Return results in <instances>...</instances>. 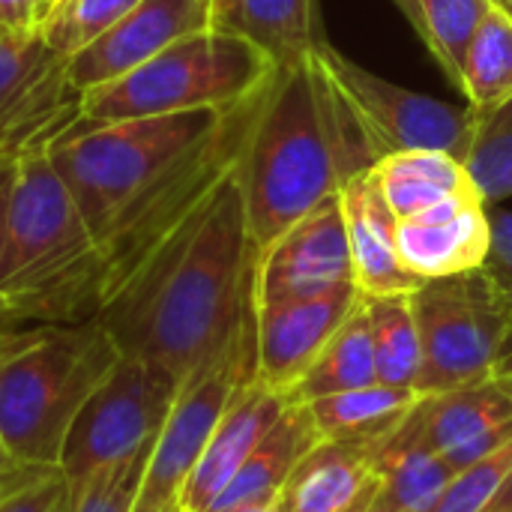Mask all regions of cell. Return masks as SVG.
<instances>
[{"label":"cell","instance_id":"obj_5","mask_svg":"<svg viewBox=\"0 0 512 512\" xmlns=\"http://www.w3.org/2000/svg\"><path fill=\"white\" fill-rule=\"evenodd\" d=\"M228 111L231 108H201L114 123L78 120L66 129L48 153L90 234H96L129 201L156 186L180 159L207 141L222 126Z\"/></svg>","mask_w":512,"mask_h":512},{"label":"cell","instance_id":"obj_23","mask_svg":"<svg viewBox=\"0 0 512 512\" xmlns=\"http://www.w3.org/2000/svg\"><path fill=\"white\" fill-rule=\"evenodd\" d=\"M372 171L396 219H411L429 207L480 195L468 165L441 150L390 153Z\"/></svg>","mask_w":512,"mask_h":512},{"label":"cell","instance_id":"obj_37","mask_svg":"<svg viewBox=\"0 0 512 512\" xmlns=\"http://www.w3.org/2000/svg\"><path fill=\"white\" fill-rule=\"evenodd\" d=\"M15 165H18V162H6V165H0V261H3L6 210H9V195H12V183H15Z\"/></svg>","mask_w":512,"mask_h":512},{"label":"cell","instance_id":"obj_22","mask_svg":"<svg viewBox=\"0 0 512 512\" xmlns=\"http://www.w3.org/2000/svg\"><path fill=\"white\" fill-rule=\"evenodd\" d=\"M318 441H321V435L309 417V408L288 402L282 417L261 438V444L252 450V456L243 462V468L234 474V480L222 489V495L210 504L207 512H228L246 507V504L279 498V492L288 483L297 462Z\"/></svg>","mask_w":512,"mask_h":512},{"label":"cell","instance_id":"obj_43","mask_svg":"<svg viewBox=\"0 0 512 512\" xmlns=\"http://www.w3.org/2000/svg\"><path fill=\"white\" fill-rule=\"evenodd\" d=\"M51 3H57V0H42V15H45V9H48Z\"/></svg>","mask_w":512,"mask_h":512},{"label":"cell","instance_id":"obj_44","mask_svg":"<svg viewBox=\"0 0 512 512\" xmlns=\"http://www.w3.org/2000/svg\"><path fill=\"white\" fill-rule=\"evenodd\" d=\"M369 507H372V504H369ZM369 507H357V510H348V512H366Z\"/></svg>","mask_w":512,"mask_h":512},{"label":"cell","instance_id":"obj_12","mask_svg":"<svg viewBox=\"0 0 512 512\" xmlns=\"http://www.w3.org/2000/svg\"><path fill=\"white\" fill-rule=\"evenodd\" d=\"M345 285H357V279L339 195L315 207L258 252L255 306L306 300Z\"/></svg>","mask_w":512,"mask_h":512},{"label":"cell","instance_id":"obj_31","mask_svg":"<svg viewBox=\"0 0 512 512\" xmlns=\"http://www.w3.org/2000/svg\"><path fill=\"white\" fill-rule=\"evenodd\" d=\"M153 444L144 450L96 471L75 495H69L66 512H132L135 498L144 480V468L150 459Z\"/></svg>","mask_w":512,"mask_h":512},{"label":"cell","instance_id":"obj_41","mask_svg":"<svg viewBox=\"0 0 512 512\" xmlns=\"http://www.w3.org/2000/svg\"><path fill=\"white\" fill-rule=\"evenodd\" d=\"M15 465H18V462H12L9 450H6V447H3V441H0V486L9 480V474L15 471Z\"/></svg>","mask_w":512,"mask_h":512},{"label":"cell","instance_id":"obj_39","mask_svg":"<svg viewBox=\"0 0 512 512\" xmlns=\"http://www.w3.org/2000/svg\"><path fill=\"white\" fill-rule=\"evenodd\" d=\"M396 9L408 18V24L417 30V36L423 33V12H420V0H393Z\"/></svg>","mask_w":512,"mask_h":512},{"label":"cell","instance_id":"obj_6","mask_svg":"<svg viewBox=\"0 0 512 512\" xmlns=\"http://www.w3.org/2000/svg\"><path fill=\"white\" fill-rule=\"evenodd\" d=\"M276 66L249 39L201 27L138 69L81 93L84 123H114L201 108H234L261 93Z\"/></svg>","mask_w":512,"mask_h":512},{"label":"cell","instance_id":"obj_11","mask_svg":"<svg viewBox=\"0 0 512 512\" xmlns=\"http://www.w3.org/2000/svg\"><path fill=\"white\" fill-rule=\"evenodd\" d=\"M321 60L342 96L351 102L381 159L408 150H441L468 159L477 135L480 111L471 105H450L426 93L399 87L336 48H321Z\"/></svg>","mask_w":512,"mask_h":512},{"label":"cell","instance_id":"obj_35","mask_svg":"<svg viewBox=\"0 0 512 512\" xmlns=\"http://www.w3.org/2000/svg\"><path fill=\"white\" fill-rule=\"evenodd\" d=\"M483 273L489 276L492 288L512 312V213L492 216V246Z\"/></svg>","mask_w":512,"mask_h":512},{"label":"cell","instance_id":"obj_8","mask_svg":"<svg viewBox=\"0 0 512 512\" xmlns=\"http://www.w3.org/2000/svg\"><path fill=\"white\" fill-rule=\"evenodd\" d=\"M420 333L417 396H438L492 375L512 330V312L483 270L429 279L411 291Z\"/></svg>","mask_w":512,"mask_h":512},{"label":"cell","instance_id":"obj_32","mask_svg":"<svg viewBox=\"0 0 512 512\" xmlns=\"http://www.w3.org/2000/svg\"><path fill=\"white\" fill-rule=\"evenodd\" d=\"M512 474V438L495 453L453 474L447 492L432 512H486Z\"/></svg>","mask_w":512,"mask_h":512},{"label":"cell","instance_id":"obj_10","mask_svg":"<svg viewBox=\"0 0 512 512\" xmlns=\"http://www.w3.org/2000/svg\"><path fill=\"white\" fill-rule=\"evenodd\" d=\"M180 381L153 360L123 354L84 402L60 453V474L75 495L96 471L156 441Z\"/></svg>","mask_w":512,"mask_h":512},{"label":"cell","instance_id":"obj_19","mask_svg":"<svg viewBox=\"0 0 512 512\" xmlns=\"http://www.w3.org/2000/svg\"><path fill=\"white\" fill-rule=\"evenodd\" d=\"M387 438V435H384ZM318 441L279 492L285 512H348L375 504V450L384 441Z\"/></svg>","mask_w":512,"mask_h":512},{"label":"cell","instance_id":"obj_9","mask_svg":"<svg viewBox=\"0 0 512 512\" xmlns=\"http://www.w3.org/2000/svg\"><path fill=\"white\" fill-rule=\"evenodd\" d=\"M255 315L258 309L240 324L222 354L180 384V393L153 441L132 512H180L183 489L198 468L228 402L240 384L258 378Z\"/></svg>","mask_w":512,"mask_h":512},{"label":"cell","instance_id":"obj_24","mask_svg":"<svg viewBox=\"0 0 512 512\" xmlns=\"http://www.w3.org/2000/svg\"><path fill=\"white\" fill-rule=\"evenodd\" d=\"M420 402L417 390L393 384H366L306 402L321 441H378L390 435Z\"/></svg>","mask_w":512,"mask_h":512},{"label":"cell","instance_id":"obj_16","mask_svg":"<svg viewBox=\"0 0 512 512\" xmlns=\"http://www.w3.org/2000/svg\"><path fill=\"white\" fill-rule=\"evenodd\" d=\"M429 444L453 471L495 453L512 438V396L489 375L483 381L420 396Z\"/></svg>","mask_w":512,"mask_h":512},{"label":"cell","instance_id":"obj_34","mask_svg":"<svg viewBox=\"0 0 512 512\" xmlns=\"http://www.w3.org/2000/svg\"><path fill=\"white\" fill-rule=\"evenodd\" d=\"M57 54L45 45L39 27L33 30H3L0 27V105L9 102L21 87H27L39 72H45Z\"/></svg>","mask_w":512,"mask_h":512},{"label":"cell","instance_id":"obj_7","mask_svg":"<svg viewBox=\"0 0 512 512\" xmlns=\"http://www.w3.org/2000/svg\"><path fill=\"white\" fill-rule=\"evenodd\" d=\"M48 147L24 153L15 165L0 261V315L6 318H21L90 240Z\"/></svg>","mask_w":512,"mask_h":512},{"label":"cell","instance_id":"obj_30","mask_svg":"<svg viewBox=\"0 0 512 512\" xmlns=\"http://www.w3.org/2000/svg\"><path fill=\"white\" fill-rule=\"evenodd\" d=\"M474 186L492 201H504L512 195V99L492 111H480L477 135L465 159Z\"/></svg>","mask_w":512,"mask_h":512},{"label":"cell","instance_id":"obj_4","mask_svg":"<svg viewBox=\"0 0 512 512\" xmlns=\"http://www.w3.org/2000/svg\"><path fill=\"white\" fill-rule=\"evenodd\" d=\"M123 348L99 324H45L0 348V441L12 462L60 468L72 420L120 363Z\"/></svg>","mask_w":512,"mask_h":512},{"label":"cell","instance_id":"obj_46","mask_svg":"<svg viewBox=\"0 0 512 512\" xmlns=\"http://www.w3.org/2000/svg\"><path fill=\"white\" fill-rule=\"evenodd\" d=\"M180 512H183V510H180Z\"/></svg>","mask_w":512,"mask_h":512},{"label":"cell","instance_id":"obj_28","mask_svg":"<svg viewBox=\"0 0 512 512\" xmlns=\"http://www.w3.org/2000/svg\"><path fill=\"white\" fill-rule=\"evenodd\" d=\"M495 0H420L423 33L420 39L432 51L441 72L462 90L468 48L489 15Z\"/></svg>","mask_w":512,"mask_h":512},{"label":"cell","instance_id":"obj_20","mask_svg":"<svg viewBox=\"0 0 512 512\" xmlns=\"http://www.w3.org/2000/svg\"><path fill=\"white\" fill-rule=\"evenodd\" d=\"M378 510L432 512L453 480V468L429 444L420 402L375 450Z\"/></svg>","mask_w":512,"mask_h":512},{"label":"cell","instance_id":"obj_33","mask_svg":"<svg viewBox=\"0 0 512 512\" xmlns=\"http://www.w3.org/2000/svg\"><path fill=\"white\" fill-rule=\"evenodd\" d=\"M69 486L60 468L15 465L0 486V512H66Z\"/></svg>","mask_w":512,"mask_h":512},{"label":"cell","instance_id":"obj_17","mask_svg":"<svg viewBox=\"0 0 512 512\" xmlns=\"http://www.w3.org/2000/svg\"><path fill=\"white\" fill-rule=\"evenodd\" d=\"M285 408H288V399L282 393L270 390L264 381L252 378V381L240 384V390L228 402L222 420L216 423L198 468L192 471V477L183 489L180 510H210V504L234 480V474L243 468V462L252 456V450L273 429V423L282 417Z\"/></svg>","mask_w":512,"mask_h":512},{"label":"cell","instance_id":"obj_14","mask_svg":"<svg viewBox=\"0 0 512 512\" xmlns=\"http://www.w3.org/2000/svg\"><path fill=\"white\" fill-rule=\"evenodd\" d=\"M360 300V288L345 285L306 300L255 306L258 381L285 396L339 333V327L354 315Z\"/></svg>","mask_w":512,"mask_h":512},{"label":"cell","instance_id":"obj_1","mask_svg":"<svg viewBox=\"0 0 512 512\" xmlns=\"http://www.w3.org/2000/svg\"><path fill=\"white\" fill-rule=\"evenodd\" d=\"M240 162L159 261L96 318L123 348L180 384L207 366L255 312L258 249L249 240Z\"/></svg>","mask_w":512,"mask_h":512},{"label":"cell","instance_id":"obj_21","mask_svg":"<svg viewBox=\"0 0 512 512\" xmlns=\"http://www.w3.org/2000/svg\"><path fill=\"white\" fill-rule=\"evenodd\" d=\"M210 27L249 39L276 69L300 63L330 45L324 39L318 0H225L213 12Z\"/></svg>","mask_w":512,"mask_h":512},{"label":"cell","instance_id":"obj_26","mask_svg":"<svg viewBox=\"0 0 512 512\" xmlns=\"http://www.w3.org/2000/svg\"><path fill=\"white\" fill-rule=\"evenodd\" d=\"M372 342H375V366L378 381L393 387H411L420 378V333L411 306V294H384V297H363Z\"/></svg>","mask_w":512,"mask_h":512},{"label":"cell","instance_id":"obj_18","mask_svg":"<svg viewBox=\"0 0 512 512\" xmlns=\"http://www.w3.org/2000/svg\"><path fill=\"white\" fill-rule=\"evenodd\" d=\"M342 213L354 258V279L363 297H384V294H411L423 282L405 267L399 255V219L390 210L375 171L357 174L342 192Z\"/></svg>","mask_w":512,"mask_h":512},{"label":"cell","instance_id":"obj_2","mask_svg":"<svg viewBox=\"0 0 512 512\" xmlns=\"http://www.w3.org/2000/svg\"><path fill=\"white\" fill-rule=\"evenodd\" d=\"M378 162V147L321 51L279 66L258 99L237 168L252 246L267 249Z\"/></svg>","mask_w":512,"mask_h":512},{"label":"cell","instance_id":"obj_25","mask_svg":"<svg viewBox=\"0 0 512 512\" xmlns=\"http://www.w3.org/2000/svg\"><path fill=\"white\" fill-rule=\"evenodd\" d=\"M375 381H378V366H375L372 324H369L366 303L360 300L354 315L324 345V351L303 372V378L285 393V399L294 405H306L312 399L357 390V387H366Z\"/></svg>","mask_w":512,"mask_h":512},{"label":"cell","instance_id":"obj_13","mask_svg":"<svg viewBox=\"0 0 512 512\" xmlns=\"http://www.w3.org/2000/svg\"><path fill=\"white\" fill-rule=\"evenodd\" d=\"M201 27H210V0H141L108 33L66 60V78L78 93H87Z\"/></svg>","mask_w":512,"mask_h":512},{"label":"cell","instance_id":"obj_29","mask_svg":"<svg viewBox=\"0 0 512 512\" xmlns=\"http://www.w3.org/2000/svg\"><path fill=\"white\" fill-rule=\"evenodd\" d=\"M141 0H57L39 18V33L51 54L69 60L93 39L108 33Z\"/></svg>","mask_w":512,"mask_h":512},{"label":"cell","instance_id":"obj_38","mask_svg":"<svg viewBox=\"0 0 512 512\" xmlns=\"http://www.w3.org/2000/svg\"><path fill=\"white\" fill-rule=\"evenodd\" d=\"M492 378L512 396V330L507 342L501 345V354H498L495 366H492Z\"/></svg>","mask_w":512,"mask_h":512},{"label":"cell","instance_id":"obj_15","mask_svg":"<svg viewBox=\"0 0 512 512\" xmlns=\"http://www.w3.org/2000/svg\"><path fill=\"white\" fill-rule=\"evenodd\" d=\"M396 237L405 267L420 282L447 279L483 270L492 246V216L483 195L456 198L399 219Z\"/></svg>","mask_w":512,"mask_h":512},{"label":"cell","instance_id":"obj_45","mask_svg":"<svg viewBox=\"0 0 512 512\" xmlns=\"http://www.w3.org/2000/svg\"><path fill=\"white\" fill-rule=\"evenodd\" d=\"M366 512H387V510H378V507H369V510Z\"/></svg>","mask_w":512,"mask_h":512},{"label":"cell","instance_id":"obj_40","mask_svg":"<svg viewBox=\"0 0 512 512\" xmlns=\"http://www.w3.org/2000/svg\"><path fill=\"white\" fill-rule=\"evenodd\" d=\"M228 512H285V510H282L279 498H273V501H258V504H246V507H237V510H228Z\"/></svg>","mask_w":512,"mask_h":512},{"label":"cell","instance_id":"obj_3","mask_svg":"<svg viewBox=\"0 0 512 512\" xmlns=\"http://www.w3.org/2000/svg\"><path fill=\"white\" fill-rule=\"evenodd\" d=\"M261 93L231 108L207 141L90 234L78 258L21 318L45 324H87L123 300L171 240L198 216L222 177L240 162Z\"/></svg>","mask_w":512,"mask_h":512},{"label":"cell","instance_id":"obj_27","mask_svg":"<svg viewBox=\"0 0 512 512\" xmlns=\"http://www.w3.org/2000/svg\"><path fill=\"white\" fill-rule=\"evenodd\" d=\"M462 93L477 111H492L512 99V15L498 3L468 48Z\"/></svg>","mask_w":512,"mask_h":512},{"label":"cell","instance_id":"obj_42","mask_svg":"<svg viewBox=\"0 0 512 512\" xmlns=\"http://www.w3.org/2000/svg\"><path fill=\"white\" fill-rule=\"evenodd\" d=\"M495 3H498L501 9H507V12H510V15H512V0H495Z\"/></svg>","mask_w":512,"mask_h":512},{"label":"cell","instance_id":"obj_36","mask_svg":"<svg viewBox=\"0 0 512 512\" xmlns=\"http://www.w3.org/2000/svg\"><path fill=\"white\" fill-rule=\"evenodd\" d=\"M42 18V0H0L3 30H33Z\"/></svg>","mask_w":512,"mask_h":512}]
</instances>
